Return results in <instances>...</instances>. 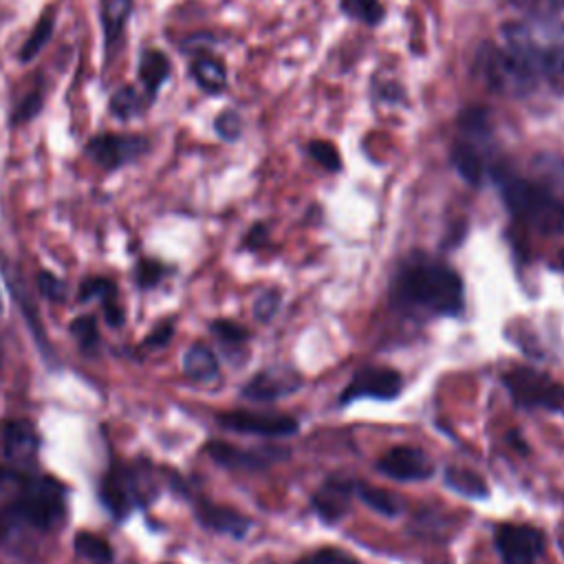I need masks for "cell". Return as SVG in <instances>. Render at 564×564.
Masks as SVG:
<instances>
[{
	"instance_id": "1",
	"label": "cell",
	"mask_w": 564,
	"mask_h": 564,
	"mask_svg": "<svg viewBox=\"0 0 564 564\" xmlns=\"http://www.w3.org/2000/svg\"><path fill=\"white\" fill-rule=\"evenodd\" d=\"M394 297L403 306L434 315H458L463 308V282L452 267L416 256L399 269Z\"/></svg>"
},
{
	"instance_id": "2",
	"label": "cell",
	"mask_w": 564,
	"mask_h": 564,
	"mask_svg": "<svg viewBox=\"0 0 564 564\" xmlns=\"http://www.w3.org/2000/svg\"><path fill=\"white\" fill-rule=\"evenodd\" d=\"M507 51L524 62L538 77L542 75L553 90L564 93V24L551 22L527 26L511 22L502 26Z\"/></svg>"
},
{
	"instance_id": "3",
	"label": "cell",
	"mask_w": 564,
	"mask_h": 564,
	"mask_svg": "<svg viewBox=\"0 0 564 564\" xmlns=\"http://www.w3.org/2000/svg\"><path fill=\"white\" fill-rule=\"evenodd\" d=\"M507 207L527 225L546 236L564 234V203L540 183L507 176L500 183Z\"/></svg>"
},
{
	"instance_id": "4",
	"label": "cell",
	"mask_w": 564,
	"mask_h": 564,
	"mask_svg": "<svg viewBox=\"0 0 564 564\" xmlns=\"http://www.w3.org/2000/svg\"><path fill=\"white\" fill-rule=\"evenodd\" d=\"M13 509L35 529H53L66 513V489L51 476H29Z\"/></svg>"
},
{
	"instance_id": "5",
	"label": "cell",
	"mask_w": 564,
	"mask_h": 564,
	"mask_svg": "<svg viewBox=\"0 0 564 564\" xmlns=\"http://www.w3.org/2000/svg\"><path fill=\"white\" fill-rule=\"evenodd\" d=\"M502 381L513 401L522 408L560 410L564 405V386L535 368L516 366L505 372Z\"/></svg>"
},
{
	"instance_id": "6",
	"label": "cell",
	"mask_w": 564,
	"mask_h": 564,
	"mask_svg": "<svg viewBox=\"0 0 564 564\" xmlns=\"http://www.w3.org/2000/svg\"><path fill=\"white\" fill-rule=\"evenodd\" d=\"M482 79L500 93L509 95H522L529 93L538 79V75L520 62L513 53L498 46H487V53L478 55Z\"/></svg>"
},
{
	"instance_id": "7",
	"label": "cell",
	"mask_w": 564,
	"mask_h": 564,
	"mask_svg": "<svg viewBox=\"0 0 564 564\" xmlns=\"http://www.w3.org/2000/svg\"><path fill=\"white\" fill-rule=\"evenodd\" d=\"M494 542L505 564H533L544 551V535L531 524H498Z\"/></svg>"
},
{
	"instance_id": "8",
	"label": "cell",
	"mask_w": 564,
	"mask_h": 564,
	"mask_svg": "<svg viewBox=\"0 0 564 564\" xmlns=\"http://www.w3.org/2000/svg\"><path fill=\"white\" fill-rule=\"evenodd\" d=\"M401 375L394 368L386 366H366L355 372L348 388L341 392V403L355 399H394L401 392Z\"/></svg>"
},
{
	"instance_id": "9",
	"label": "cell",
	"mask_w": 564,
	"mask_h": 564,
	"mask_svg": "<svg viewBox=\"0 0 564 564\" xmlns=\"http://www.w3.org/2000/svg\"><path fill=\"white\" fill-rule=\"evenodd\" d=\"M220 425L242 434L258 436H289L297 432V421L289 414H264V412H247L234 410L218 416Z\"/></svg>"
},
{
	"instance_id": "10",
	"label": "cell",
	"mask_w": 564,
	"mask_h": 564,
	"mask_svg": "<svg viewBox=\"0 0 564 564\" xmlns=\"http://www.w3.org/2000/svg\"><path fill=\"white\" fill-rule=\"evenodd\" d=\"M377 469L392 480H425L432 476V460L416 447L397 445L379 456Z\"/></svg>"
},
{
	"instance_id": "11",
	"label": "cell",
	"mask_w": 564,
	"mask_h": 564,
	"mask_svg": "<svg viewBox=\"0 0 564 564\" xmlns=\"http://www.w3.org/2000/svg\"><path fill=\"white\" fill-rule=\"evenodd\" d=\"M145 150V139L132 134H101L95 137L86 152L106 170H115L132 159H137Z\"/></svg>"
},
{
	"instance_id": "12",
	"label": "cell",
	"mask_w": 564,
	"mask_h": 564,
	"mask_svg": "<svg viewBox=\"0 0 564 564\" xmlns=\"http://www.w3.org/2000/svg\"><path fill=\"white\" fill-rule=\"evenodd\" d=\"M207 454L223 467L229 469H262L271 460L286 458V452H278L275 447H262V449H240L220 441H212L207 447Z\"/></svg>"
},
{
	"instance_id": "13",
	"label": "cell",
	"mask_w": 564,
	"mask_h": 564,
	"mask_svg": "<svg viewBox=\"0 0 564 564\" xmlns=\"http://www.w3.org/2000/svg\"><path fill=\"white\" fill-rule=\"evenodd\" d=\"M355 494V482L346 480V478H328L319 491L313 494L311 505L315 509V513L328 522L335 524L337 520L344 518V513L350 507V496Z\"/></svg>"
},
{
	"instance_id": "14",
	"label": "cell",
	"mask_w": 564,
	"mask_h": 564,
	"mask_svg": "<svg viewBox=\"0 0 564 564\" xmlns=\"http://www.w3.org/2000/svg\"><path fill=\"white\" fill-rule=\"evenodd\" d=\"M2 447H4V454L13 463H18V465L31 463L37 454V447H40L35 427L24 419L4 423V427H2Z\"/></svg>"
},
{
	"instance_id": "15",
	"label": "cell",
	"mask_w": 564,
	"mask_h": 564,
	"mask_svg": "<svg viewBox=\"0 0 564 564\" xmlns=\"http://www.w3.org/2000/svg\"><path fill=\"white\" fill-rule=\"evenodd\" d=\"M297 386H300L297 377H291L289 372L267 370L249 379V383L242 388V397L251 401H275L293 392Z\"/></svg>"
},
{
	"instance_id": "16",
	"label": "cell",
	"mask_w": 564,
	"mask_h": 564,
	"mask_svg": "<svg viewBox=\"0 0 564 564\" xmlns=\"http://www.w3.org/2000/svg\"><path fill=\"white\" fill-rule=\"evenodd\" d=\"M196 516L207 529L218 531V533H227V535H234V538H242L251 527L249 518H245L236 509L223 507V505H212V502H205V500L198 502Z\"/></svg>"
},
{
	"instance_id": "17",
	"label": "cell",
	"mask_w": 564,
	"mask_h": 564,
	"mask_svg": "<svg viewBox=\"0 0 564 564\" xmlns=\"http://www.w3.org/2000/svg\"><path fill=\"white\" fill-rule=\"evenodd\" d=\"M101 500L104 505L117 516L123 518L128 516V511L137 505V487H134V478L126 471H115L110 474L104 485H101Z\"/></svg>"
},
{
	"instance_id": "18",
	"label": "cell",
	"mask_w": 564,
	"mask_h": 564,
	"mask_svg": "<svg viewBox=\"0 0 564 564\" xmlns=\"http://www.w3.org/2000/svg\"><path fill=\"white\" fill-rule=\"evenodd\" d=\"M79 300H99L110 326H119L123 322V311L117 304V286L108 278H88L79 289Z\"/></svg>"
},
{
	"instance_id": "19",
	"label": "cell",
	"mask_w": 564,
	"mask_h": 564,
	"mask_svg": "<svg viewBox=\"0 0 564 564\" xmlns=\"http://www.w3.org/2000/svg\"><path fill=\"white\" fill-rule=\"evenodd\" d=\"M183 370L194 381H212L218 375L216 355L207 346L194 344L183 355Z\"/></svg>"
},
{
	"instance_id": "20",
	"label": "cell",
	"mask_w": 564,
	"mask_h": 564,
	"mask_svg": "<svg viewBox=\"0 0 564 564\" xmlns=\"http://www.w3.org/2000/svg\"><path fill=\"white\" fill-rule=\"evenodd\" d=\"M170 75V59L161 51H145L139 62V79L150 97L156 95L159 86Z\"/></svg>"
},
{
	"instance_id": "21",
	"label": "cell",
	"mask_w": 564,
	"mask_h": 564,
	"mask_svg": "<svg viewBox=\"0 0 564 564\" xmlns=\"http://www.w3.org/2000/svg\"><path fill=\"white\" fill-rule=\"evenodd\" d=\"M445 485L465 498H485L489 494L482 476H478L471 469H463V467H447Z\"/></svg>"
},
{
	"instance_id": "22",
	"label": "cell",
	"mask_w": 564,
	"mask_h": 564,
	"mask_svg": "<svg viewBox=\"0 0 564 564\" xmlns=\"http://www.w3.org/2000/svg\"><path fill=\"white\" fill-rule=\"evenodd\" d=\"M452 163L456 167V172L469 183V185H478L482 178V161L480 154L476 152V148L469 141H458L452 148Z\"/></svg>"
},
{
	"instance_id": "23",
	"label": "cell",
	"mask_w": 564,
	"mask_h": 564,
	"mask_svg": "<svg viewBox=\"0 0 564 564\" xmlns=\"http://www.w3.org/2000/svg\"><path fill=\"white\" fill-rule=\"evenodd\" d=\"M73 546H75L77 555H82L90 564H112V557H115L112 546L108 544V540L99 538L97 533L79 531L73 540Z\"/></svg>"
},
{
	"instance_id": "24",
	"label": "cell",
	"mask_w": 564,
	"mask_h": 564,
	"mask_svg": "<svg viewBox=\"0 0 564 564\" xmlns=\"http://www.w3.org/2000/svg\"><path fill=\"white\" fill-rule=\"evenodd\" d=\"M192 75H194L196 84L207 93H220L227 84L225 66L214 57H198L192 64Z\"/></svg>"
},
{
	"instance_id": "25",
	"label": "cell",
	"mask_w": 564,
	"mask_h": 564,
	"mask_svg": "<svg viewBox=\"0 0 564 564\" xmlns=\"http://www.w3.org/2000/svg\"><path fill=\"white\" fill-rule=\"evenodd\" d=\"M355 494L361 498L364 505H368L372 511H377L381 516L394 518V516L401 513L399 500L390 491H386V489L370 487V485H364V482H355Z\"/></svg>"
},
{
	"instance_id": "26",
	"label": "cell",
	"mask_w": 564,
	"mask_h": 564,
	"mask_svg": "<svg viewBox=\"0 0 564 564\" xmlns=\"http://www.w3.org/2000/svg\"><path fill=\"white\" fill-rule=\"evenodd\" d=\"M130 0H104L101 2V22H104V31H106V40L112 42L119 31L123 29L128 15H130Z\"/></svg>"
},
{
	"instance_id": "27",
	"label": "cell",
	"mask_w": 564,
	"mask_h": 564,
	"mask_svg": "<svg viewBox=\"0 0 564 564\" xmlns=\"http://www.w3.org/2000/svg\"><path fill=\"white\" fill-rule=\"evenodd\" d=\"M535 167H540V174H542V181L546 187L557 200L564 203V163L555 156L551 159H540L535 161Z\"/></svg>"
},
{
	"instance_id": "28",
	"label": "cell",
	"mask_w": 564,
	"mask_h": 564,
	"mask_svg": "<svg viewBox=\"0 0 564 564\" xmlns=\"http://www.w3.org/2000/svg\"><path fill=\"white\" fill-rule=\"evenodd\" d=\"M143 108V97L141 93H137L132 86H121L112 99H110V110L119 117V119H130L134 115H139Z\"/></svg>"
},
{
	"instance_id": "29",
	"label": "cell",
	"mask_w": 564,
	"mask_h": 564,
	"mask_svg": "<svg viewBox=\"0 0 564 564\" xmlns=\"http://www.w3.org/2000/svg\"><path fill=\"white\" fill-rule=\"evenodd\" d=\"M70 335L77 339V344L84 348V350H93L99 341V333H97V322L93 315H82V317H75L70 322Z\"/></svg>"
},
{
	"instance_id": "30",
	"label": "cell",
	"mask_w": 564,
	"mask_h": 564,
	"mask_svg": "<svg viewBox=\"0 0 564 564\" xmlns=\"http://www.w3.org/2000/svg\"><path fill=\"white\" fill-rule=\"evenodd\" d=\"M341 9L348 15L357 18V20H364L368 24H377L381 20V15H383V9H381V4L377 0H344Z\"/></svg>"
},
{
	"instance_id": "31",
	"label": "cell",
	"mask_w": 564,
	"mask_h": 564,
	"mask_svg": "<svg viewBox=\"0 0 564 564\" xmlns=\"http://www.w3.org/2000/svg\"><path fill=\"white\" fill-rule=\"evenodd\" d=\"M51 33H53V20L48 15H44L37 22V26L33 29V33L29 35V40L24 42V46L20 48V59H31L33 55H37V51L46 44Z\"/></svg>"
},
{
	"instance_id": "32",
	"label": "cell",
	"mask_w": 564,
	"mask_h": 564,
	"mask_svg": "<svg viewBox=\"0 0 564 564\" xmlns=\"http://www.w3.org/2000/svg\"><path fill=\"white\" fill-rule=\"evenodd\" d=\"M212 333L225 346H242L247 341V337H249V333L240 324H236L231 319H216V322H212Z\"/></svg>"
},
{
	"instance_id": "33",
	"label": "cell",
	"mask_w": 564,
	"mask_h": 564,
	"mask_svg": "<svg viewBox=\"0 0 564 564\" xmlns=\"http://www.w3.org/2000/svg\"><path fill=\"white\" fill-rule=\"evenodd\" d=\"M308 152L311 156L326 170L330 172H337L341 167V161H339V152L337 148L330 143V141H313L308 145Z\"/></svg>"
},
{
	"instance_id": "34",
	"label": "cell",
	"mask_w": 564,
	"mask_h": 564,
	"mask_svg": "<svg viewBox=\"0 0 564 564\" xmlns=\"http://www.w3.org/2000/svg\"><path fill=\"white\" fill-rule=\"evenodd\" d=\"M297 564H359L350 553L339 551V549H319L313 555H306L304 560H300Z\"/></svg>"
},
{
	"instance_id": "35",
	"label": "cell",
	"mask_w": 564,
	"mask_h": 564,
	"mask_svg": "<svg viewBox=\"0 0 564 564\" xmlns=\"http://www.w3.org/2000/svg\"><path fill=\"white\" fill-rule=\"evenodd\" d=\"M37 289H40L48 300H53V302H62V300L66 297V286H64V282H62L59 278H55L53 273H48V271H42V273L37 275Z\"/></svg>"
},
{
	"instance_id": "36",
	"label": "cell",
	"mask_w": 564,
	"mask_h": 564,
	"mask_svg": "<svg viewBox=\"0 0 564 564\" xmlns=\"http://www.w3.org/2000/svg\"><path fill=\"white\" fill-rule=\"evenodd\" d=\"M278 306H280V293H278V291H264V293L256 300L253 313H256L258 319L267 322V319H271V317L275 315Z\"/></svg>"
},
{
	"instance_id": "37",
	"label": "cell",
	"mask_w": 564,
	"mask_h": 564,
	"mask_svg": "<svg viewBox=\"0 0 564 564\" xmlns=\"http://www.w3.org/2000/svg\"><path fill=\"white\" fill-rule=\"evenodd\" d=\"M216 130L220 137L225 139H236L240 134V117L231 110L223 112L218 119H216Z\"/></svg>"
},
{
	"instance_id": "38",
	"label": "cell",
	"mask_w": 564,
	"mask_h": 564,
	"mask_svg": "<svg viewBox=\"0 0 564 564\" xmlns=\"http://www.w3.org/2000/svg\"><path fill=\"white\" fill-rule=\"evenodd\" d=\"M137 280H139V284H141V286H154V284L161 280V264L150 262V260L139 262Z\"/></svg>"
},
{
	"instance_id": "39",
	"label": "cell",
	"mask_w": 564,
	"mask_h": 564,
	"mask_svg": "<svg viewBox=\"0 0 564 564\" xmlns=\"http://www.w3.org/2000/svg\"><path fill=\"white\" fill-rule=\"evenodd\" d=\"M40 104H42V95H40V90L37 93H31L20 106H18V119L20 121H24V119H29V117H33L37 110H40Z\"/></svg>"
},
{
	"instance_id": "40",
	"label": "cell",
	"mask_w": 564,
	"mask_h": 564,
	"mask_svg": "<svg viewBox=\"0 0 564 564\" xmlns=\"http://www.w3.org/2000/svg\"><path fill=\"white\" fill-rule=\"evenodd\" d=\"M170 337H172V326H170V324H161V326H159V328H154V330H152V335L145 339V346H150V348L165 346Z\"/></svg>"
},
{
	"instance_id": "41",
	"label": "cell",
	"mask_w": 564,
	"mask_h": 564,
	"mask_svg": "<svg viewBox=\"0 0 564 564\" xmlns=\"http://www.w3.org/2000/svg\"><path fill=\"white\" fill-rule=\"evenodd\" d=\"M264 236H267V229H264L262 225H258V227L251 229V234H249V238H247V245H249V247H260L262 240H264Z\"/></svg>"
},
{
	"instance_id": "42",
	"label": "cell",
	"mask_w": 564,
	"mask_h": 564,
	"mask_svg": "<svg viewBox=\"0 0 564 564\" xmlns=\"http://www.w3.org/2000/svg\"><path fill=\"white\" fill-rule=\"evenodd\" d=\"M560 260H562V267H564V251H562V258H560Z\"/></svg>"
},
{
	"instance_id": "43",
	"label": "cell",
	"mask_w": 564,
	"mask_h": 564,
	"mask_svg": "<svg viewBox=\"0 0 564 564\" xmlns=\"http://www.w3.org/2000/svg\"><path fill=\"white\" fill-rule=\"evenodd\" d=\"M0 308H2V304H0Z\"/></svg>"
}]
</instances>
